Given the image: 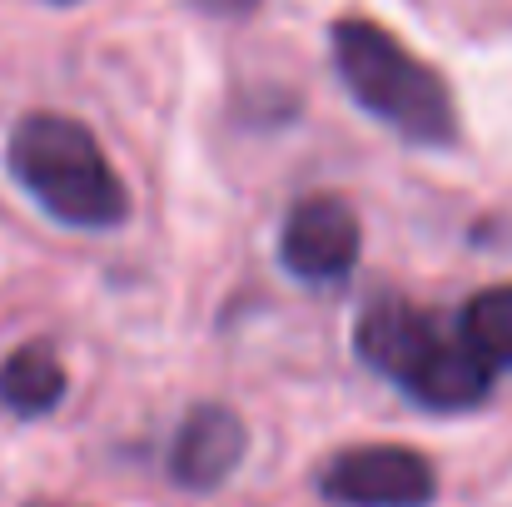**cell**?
Segmentation results:
<instances>
[{
    "instance_id": "8",
    "label": "cell",
    "mask_w": 512,
    "mask_h": 507,
    "mask_svg": "<svg viewBox=\"0 0 512 507\" xmlns=\"http://www.w3.org/2000/svg\"><path fill=\"white\" fill-rule=\"evenodd\" d=\"M463 338L473 343V353L498 373V368H512V284H493L483 294L468 299L463 319H458Z\"/></svg>"
},
{
    "instance_id": "1",
    "label": "cell",
    "mask_w": 512,
    "mask_h": 507,
    "mask_svg": "<svg viewBox=\"0 0 512 507\" xmlns=\"http://www.w3.org/2000/svg\"><path fill=\"white\" fill-rule=\"evenodd\" d=\"M353 348L368 368H378L388 383H398L413 403L433 413H463L478 408L493 388V368L473 353L463 329H443L428 309L408 299H373L358 314Z\"/></svg>"
},
{
    "instance_id": "6",
    "label": "cell",
    "mask_w": 512,
    "mask_h": 507,
    "mask_svg": "<svg viewBox=\"0 0 512 507\" xmlns=\"http://www.w3.org/2000/svg\"><path fill=\"white\" fill-rule=\"evenodd\" d=\"M244 448H249V433L239 413L224 403H199L170 443V478L184 493H214L234 478V468L244 463Z\"/></svg>"
},
{
    "instance_id": "7",
    "label": "cell",
    "mask_w": 512,
    "mask_h": 507,
    "mask_svg": "<svg viewBox=\"0 0 512 507\" xmlns=\"http://www.w3.org/2000/svg\"><path fill=\"white\" fill-rule=\"evenodd\" d=\"M65 398V368L50 343H20L0 363V408L15 418H45Z\"/></svg>"
},
{
    "instance_id": "4",
    "label": "cell",
    "mask_w": 512,
    "mask_h": 507,
    "mask_svg": "<svg viewBox=\"0 0 512 507\" xmlns=\"http://www.w3.org/2000/svg\"><path fill=\"white\" fill-rule=\"evenodd\" d=\"M319 493L339 507H428L438 498V473L418 448L363 443L319 468Z\"/></svg>"
},
{
    "instance_id": "3",
    "label": "cell",
    "mask_w": 512,
    "mask_h": 507,
    "mask_svg": "<svg viewBox=\"0 0 512 507\" xmlns=\"http://www.w3.org/2000/svg\"><path fill=\"white\" fill-rule=\"evenodd\" d=\"M329 40H334V65L348 95L373 120H383L413 145L458 140V110H453L448 80L428 60H418L388 25L348 15V20H334Z\"/></svg>"
},
{
    "instance_id": "9",
    "label": "cell",
    "mask_w": 512,
    "mask_h": 507,
    "mask_svg": "<svg viewBox=\"0 0 512 507\" xmlns=\"http://www.w3.org/2000/svg\"><path fill=\"white\" fill-rule=\"evenodd\" d=\"M199 10H209V15H249L259 0H194Z\"/></svg>"
},
{
    "instance_id": "5",
    "label": "cell",
    "mask_w": 512,
    "mask_h": 507,
    "mask_svg": "<svg viewBox=\"0 0 512 507\" xmlns=\"http://www.w3.org/2000/svg\"><path fill=\"white\" fill-rule=\"evenodd\" d=\"M358 249H363L358 214L339 194H304L279 234V259L304 284H339L343 274H353Z\"/></svg>"
},
{
    "instance_id": "10",
    "label": "cell",
    "mask_w": 512,
    "mask_h": 507,
    "mask_svg": "<svg viewBox=\"0 0 512 507\" xmlns=\"http://www.w3.org/2000/svg\"><path fill=\"white\" fill-rule=\"evenodd\" d=\"M25 507H70V503H50V498H35V503H25Z\"/></svg>"
},
{
    "instance_id": "2",
    "label": "cell",
    "mask_w": 512,
    "mask_h": 507,
    "mask_svg": "<svg viewBox=\"0 0 512 507\" xmlns=\"http://www.w3.org/2000/svg\"><path fill=\"white\" fill-rule=\"evenodd\" d=\"M10 174L20 189L60 224L70 229H115L130 219V194L115 165L105 160L100 140L60 115V110H30L10 130Z\"/></svg>"
},
{
    "instance_id": "11",
    "label": "cell",
    "mask_w": 512,
    "mask_h": 507,
    "mask_svg": "<svg viewBox=\"0 0 512 507\" xmlns=\"http://www.w3.org/2000/svg\"><path fill=\"white\" fill-rule=\"evenodd\" d=\"M55 5H75V0H55Z\"/></svg>"
}]
</instances>
